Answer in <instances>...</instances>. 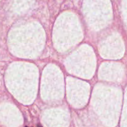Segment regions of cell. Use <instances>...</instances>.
<instances>
[{
    "mask_svg": "<svg viewBox=\"0 0 127 127\" xmlns=\"http://www.w3.org/2000/svg\"><path fill=\"white\" fill-rule=\"evenodd\" d=\"M37 127H42L41 126V125H37Z\"/></svg>",
    "mask_w": 127,
    "mask_h": 127,
    "instance_id": "6da1fadb",
    "label": "cell"
},
{
    "mask_svg": "<svg viewBox=\"0 0 127 127\" xmlns=\"http://www.w3.org/2000/svg\"></svg>",
    "mask_w": 127,
    "mask_h": 127,
    "instance_id": "7a4b0ae2",
    "label": "cell"
}]
</instances>
